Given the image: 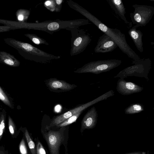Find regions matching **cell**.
<instances>
[{
  "mask_svg": "<svg viewBox=\"0 0 154 154\" xmlns=\"http://www.w3.org/2000/svg\"><path fill=\"white\" fill-rule=\"evenodd\" d=\"M4 40L6 44L17 50L26 59L45 62L60 58L59 56L48 53L28 43L13 38H5Z\"/></svg>",
  "mask_w": 154,
  "mask_h": 154,
  "instance_id": "1",
  "label": "cell"
},
{
  "mask_svg": "<svg viewBox=\"0 0 154 154\" xmlns=\"http://www.w3.org/2000/svg\"><path fill=\"white\" fill-rule=\"evenodd\" d=\"M70 8L84 16L94 24L100 30L112 38L122 51L125 49L123 35L116 28H111L103 23L97 17L77 3L70 0L67 1Z\"/></svg>",
  "mask_w": 154,
  "mask_h": 154,
  "instance_id": "2",
  "label": "cell"
},
{
  "mask_svg": "<svg viewBox=\"0 0 154 154\" xmlns=\"http://www.w3.org/2000/svg\"><path fill=\"white\" fill-rule=\"evenodd\" d=\"M121 63V60L115 59L91 61L85 64L74 72L78 73H91L98 74L116 68Z\"/></svg>",
  "mask_w": 154,
  "mask_h": 154,
  "instance_id": "3",
  "label": "cell"
},
{
  "mask_svg": "<svg viewBox=\"0 0 154 154\" xmlns=\"http://www.w3.org/2000/svg\"><path fill=\"white\" fill-rule=\"evenodd\" d=\"M70 31L72 35L70 55H76L84 51L92 39L90 35L83 29L78 27Z\"/></svg>",
  "mask_w": 154,
  "mask_h": 154,
  "instance_id": "4",
  "label": "cell"
},
{
  "mask_svg": "<svg viewBox=\"0 0 154 154\" xmlns=\"http://www.w3.org/2000/svg\"><path fill=\"white\" fill-rule=\"evenodd\" d=\"M114 95V92L113 90H110L89 102L79 105L61 115L57 116L53 119L48 128L55 125L57 126L74 114L83 112L84 110L89 107L101 101L106 100Z\"/></svg>",
  "mask_w": 154,
  "mask_h": 154,
  "instance_id": "5",
  "label": "cell"
},
{
  "mask_svg": "<svg viewBox=\"0 0 154 154\" xmlns=\"http://www.w3.org/2000/svg\"><path fill=\"white\" fill-rule=\"evenodd\" d=\"M118 46L114 40L104 33L100 36L94 48L96 53H106L113 51Z\"/></svg>",
  "mask_w": 154,
  "mask_h": 154,
  "instance_id": "6",
  "label": "cell"
},
{
  "mask_svg": "<svg viewBox=\"0 0 154 154\" xmlns=\"http://www.w3.org/2000/svg\"><path fill=\"white\" fill-rule=\"evenodd\" d=\"M44 135L50 148L51 154H59V148L63 140L60 131H50Z\"/></svg>",
  "mask_w": 154,
  "mask_h": 154,
  "instance_id": "7",
  "label": "cell"
},
{
  "mask_svg": "<svg viewBox=\"0 0 154 154\" xmlns=\"http://www.w3.org/2000/svg\"><path fill=\"white\" fill-rule=\"evenodd\" d=\"M98 114L96 108L93 106L85 114L81 122L80 131L86 129H92L95 127L97 123Z\"/></svg>",
  "mask_w": 154,
  "mask_h": 154,
  "instance_id": "8",
  "label": "cell"
},
{
  "mask_svg": "<svg viewBox=\"0 0 154 154\" xmlns=\"http://www.w3.org/2000/svg\"><path fill=\"white\" fill-rule=\"evenodd\" d=\"M47 85L53 90H59L62 91H69L77 87L75 85L71 84L63 80L54 79L48 80Z\"/></svg>",
  "mask_w": 154,
  "mask_h": 154,
  "instance_id": "9",
  "label": "cell"
},
{
  "mask_svg": "<svg viewBox=\"0 0 154 154\" xmlns=\"http://www.w3.org/2000/svg\"><path fill=\"white\" fill-rule=\"evenodd\" d=\"M116 89L119 93L127 94L137 90V86L133 83L126 82L121 79L118 80Z\"/></svg>",
  "mask_w": 154,
  "mask_h": 154,
  "instance_id": "10",
  "label": "cell"
},
{
  "mask_svg": "<svg viewBox=\"0 0 154 154\" xmlns=\"http://www.w3.org/2000/svg\"><path fill=\"white\" fill-rule=\"evenodd\" d=\"M0 62L13 67L19 66L20 62L13 55L4 51H0Z\"/></svg>",
  "mask_w": 154,
  "mask_h": 154,
  "instance_id": "11",
  "label": "cell"
},
{
  "mask_svg": "<svg viewBox=\"0 0 154 154\" xmlns=\"http://www.w3.org/2000/svg\"><path fill=\"white\" fill-rule=\"evenodd\" d=\"M111 8L115 13L123 19L124 8L121 0H107Z\"/></svg>",
  "mask_w": 154,
  "mask_h": 154,
  "instance_id": "12",
  "label": "cell"
},
{
  "mask_svg": "<svg viewBox=\"0 0 154 154\" xmlns=\"http://www.w3.org/2000/svg\"><path fill=\"white\" fill-rule=\"evenodd\" d=\"M26 37L29 38L34 43L37 45L45 44L48 45V44L44 39L40 38L37 35L33 34H24Z\"/></svg>",
  "mask_w": 154,
  "mask_h": 154,
  "instance_id": "13",
  "label": "cell"
},
{
  "mask_svg": "<svg viewBox=\"0 0 154 154\" xmlns=\"http://www.w3.org/2000/svg\"><path fill=\"white\" fill-rule=\"evenodd\" d=\"M82 112H80L74 114L57 126L60 127H63L75 122Z\"/></svg>",
  "mask_w": 154,
  "mask_h": 154,
  "instance_id": "14",
  "label": "cell"
},
{
  "mask_svg": "<svg viewBox=\"0 0 154 154\" xmlns=\"http://www.w3.org/2000/svg\"><path fill=\"white\" fill-rule=\"evenodd\" d=\"M25 135L28 146L32 154H36V150L34 143L31 138L27 130H26L25 131Z\"/></svg>",
  "mask_w": 154,
  "mask_h": 154,
  "instance_id": "15",
  "label": "cell"
},
{
  "mask_svg": "<svg viewBox=\"0 0 154 154\" xmlns=\"http://www.w3.org/2000/svg\"><path fill=\"white\" fill-rule=\"evenodd\" d=\"M0 99L6 105L12 108L10 101L1 87H0Z\"/></svg>",
  "mask_w": 154,
  "mask_h": 154,
  "instance_id": "16",
  "label": "cell"
},
{
  "mask_svg": "<svg viewBox=\"0 0 154 154\" xmlns=\"http://www.w3.org/2000/svg\"><path fill=\"white\" fill-rule=\"evenodd\" d=\"M5 112H2L1 114L0 119V140L2 137L5 129Z\"/></svg>",
  "mask_w": 154,
  "mask_h": 154,
  "instance_id": "17",
  "label": "cell"
},
{
  "mask_svg": "<svg viewBox=\"0 0 154 154\" xmlns=\"http://www.w3.org/2000/svg\"><path fill=\"white\" fill-rule=\"evenodd\" d=\"M141 106L139 105H134L127 108L125 111L126 113H132L140 112L142 110Z\"/></svg>",
  "mask_w": 154,
  "mask_h": 154,
  "instance_id": "18",
  "label": "cell"
},
{
  "mask_svg": "<svg viewBox=\"0 0 154 154\" xmlns=\"http://www.w3.org/2000/svg\"><path fill=\"white\" fill-rule=\"evenodd\" d=\"M8 127L10 132L12 135L15 133L16 127L15 124L11 117L8 116Z\"/></svg>",
  "mask_w": 154,
  "mask_h": 154,
  "instance_id": "19",
  "label": "cell"
},
{
  "mask_svg": "<svg viewBox=\"0 0 154 154\" xmlns=\"http://www.w3.org/2000/svg\"><path fill=\"white\" fill-rule=\"evenodd\" d=\"M60 27H61L59 23L57 22H53L48 25L47 28L50 31H54L59 29Z\"/></svg>",
  "mask_w": 154,
  "mask_h": 154,
  "instance_id": "20",
  "label": "cell"
},
{
  "mask_svg": "<svg viewBox=\"0 0 154 154\" xmlns=\"http://www.w3.org/2000/svg\"><path fill=\"white\" fill-rule=\"evenodd\" d=\"M19 150L21 154H27V148L24 140L22 139L20 144Z\"/></svg>",
  "mask_w": 154,
  "mask_h": 154,
  "instance_id": "21",
  "label": "cell"
},
{
  "mask_svg": "<svg viewBox=\"0 0 154 154\" xmlns=\"http://www.w3.org/2000/svg\"><path fill=\"white\" fill-rule=\"evenodd\" d=\"M19 12H17V18L18 20L20 21H23L24 20H26V18L25 17V15H24V14L26 13L27 12V10H19Z\"/></svg>",
  "mask_w": 154,
  "mask_h": 154,
  "instance_id": "22",
  "label": "cell"
},
{
  "mask_svg": "<svg viewBox=\"0 0 154 154\" xmlns=\"http://www.w3.org/2000/svg\"><path fill=\"white\" fill-rule=\"evenodd\" d=\"M36 152L37 154H46V152L42 144L38 141L37 145Z\"/></svg>",
  "mask_w": 154,
  "mask_h": 154,
  "instance_id": "23",
  "label": "cell"
},
{
  "mask_svg": "<svg viewBox=\"0 0 154 154\" xmlns=\"http://www.w3.org/2000/svg\"><path fill=\"white\" fill-rule=\"evenodd\" d=\"M131 34L132 37L134 39L137 38L138 37V34L135 31H132Z\"/></svg>",
  "mask_w": 154,
  "mask_h": 154,
  "instance_id": "24",
  "label": "cell"
},
{
  "mask_svg": "<svg viewBox=\"0 0 154 154\" xmlns=\"http://www.w3.org/2000/svg\"><path fill=\"white\" fill-rule=\"evenodd\" d=\"M135 20L138 22H140L141 21V17L140 15L138 13L136 14L134 16Z\"/></svg>",
  "mask_w": 154,
  "mask_h": 154,
  "instance_id": "25",
  "label": "cell"
},
{
  "mask_svg": "<svg viewBox=\"0 0 154 154\" xmlns=\"http://www.w3.org/2000/svg\"><path fill=\"white\" fill-rule=\"evenodd\" d=\"M57 4L58 5H61L63 2L62 0H57L56 1Z\"/></svg>",
  "mask_w": 154,
  "mask_h": 154,
  "instance_id": "26",
  "label": "cell"
},
{
  "mask_svg": "<svg viewBox=\"0 0 154 154\" xmlns=\"http://www.w3.org/2000/svg\"><path fill=\"white\" fill-rule=\"evenodd\" d=\"M45 4L46 6H48L51 5V2L50 1H48L45 2Z\"/></svg>",
  "mask_w": 154,
  "mask_h": 154,
  "instance_id": "27",
  "label": "cell"
},
{
  "mask_svg": "<svg viewBox=\"0 0 154 154\" xmlns=\"http://www.w3.org/2000/svg\"><path fill=\"white\" fill-rule=\"evenodd\" d=\"M125 154H143L142 152H136L128 153Z\"/></svg>",
  "mask_w": 154,
  "mask_h": 154,
  "instance_id": "28",
  "label": "cell"
},
{
  "mask_svg": "<svg viewBox=\"0 0 154 154\" xmlns=\"http://www.w3.org/2000/svg\"><path fill=\"white\" fill-rule=\"evenodd\" d=\"M0 154H6L3 151H2L1 150L0 152Z\"/></svg>",
  "mask_w": 154,
  "mask_h": 154,
  "instance_id": "29",
  "label": "cell"
}]
</instances>
